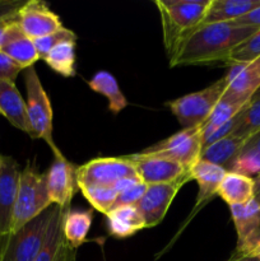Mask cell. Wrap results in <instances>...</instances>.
Here are the masks:
<instances>
[{"label":"cell","instance_id":"obj_1","mask_svg":"<svg viewBox=\"0 0 260 261\" xmlns=\"http://www.w3.org/2000/svg\"><path fill=\"white\" fill-rule=\"evenodd\" d=\"M257 30L235 22L201 24L186 38L177 54L170 60V66L228 64L232 51Z\"/></svg>","mask_w":260,"mask_h":261},{"label":"cell","instance_id":"obj_2","mask_svg":"<svg viewBox=\"0 0 260 261\" xmlns=\"http://www.w3.org/2000/svg\"><path fill=\"white\" fill-rule=\"evenodd\" d=\"M168 60L204 22L211 0H155Z\"/></svg>","mask_w":260,"mask_h":261},{"label":"cell","instance_id":"obj_3","mask_svg":"<svg viewBox=\"0 0 260 261\" xmlns=\"http://www.w3.org/2000/svg\"><path fill=\"white\" fill-rule=\"evenodd\" d=\"M50 206H53V203L48 198L46 175L37 172L35 166L27 163L24 170L20 171L17 200L13 213L12 233L32 219L37 218Z\"/></svg>","mask_w":260,"mask_h":261},{"label":"cell","instance_id":"obj_4","mask_svg":"<svg viewBox=\"0 0 260 261\" xmlns=\"http://www.w3.org/2000/svg\"><path fill=\"white\" fill-rule=\"evenodd\" d=\"M25 91H27V114L31 125V138L43 139L50 147L55 157H61L63 153L54 142L53 125V107L50 98L43 88L35 66L24 70Z\"/></svg>","mask_w":260,"mask_h":261},{"label":"cell","instance_id":"obj_5","mask_svg":"<svg viewBox=\"0 0 260 261\" xmlns=\"http://www.w3.org/2000/svg\"><path fill=\"white\" fill-rule=\"evenodd\" d=\"M56 205L10 234L0 250V261H35L45 245Z\"/></svg>","mask_w":260,"mask_h":261},{"label":"cell","instance_id":"obj_6","mask_svg":"<svg viewBox=\"0 0 260 261\" xmlns=\"http://www.w3.org/2000/svg\"><path fill=\"white\" fill-rule=\"evenodd\" d=\"M226 91V81L218 79L201 91L193 92L167 103L184 129L203 125Z\"/></svg>","mask_w":260,"mask_h":261},{"label":"cell","instance_id":"obj_7","mask_svg":"<svg viewBox=\"0 0 260 261\" xmlns=\"http://www.w3.org/2000/svg\"><path fill=\"white\" fill-rule=\"evenodd\" d=\"M138 177L134 165L126 157H99L76 168L78 189L115 186L124 178Z\"/></svg>","mask_w":260,"mask_h":261},{"label":"cell","instance_id":"obj_8","mask_svg":"<svg viewBox=\"0 0 260 261\" xmlns=\"http://www.w3.org/2000/svg\"><path fill=\"white\" fill-rule=\"evenodd\" d=\"M203 150V125L180 130L167 139L147 148L143 152L162 155L181 163L188 170L200 161Z\"/></svg>","mask_w":260,"mask_h":261},{"label":"cell","instance_id":"obj_9","mask_svg":"<svg viewBox=\"0 0 260 261\" xmlns=\"http://www.w3.org/2000/svg\"><path fill=\"white\" fill-rule=\"evenodd\" d=\"M191 180L190 172L183 176L178 180L170 184H157V185H148L145 194L137 204L138 211L144 219L145 228H152L158 226L165 218L171 203L176 198L180 189L186 182Z\"/></svg>","mask_w":260,"mask_h":261},{"label":"cell","instance_id":"obj_10","mask_svg":"<svg viewBox=\"0 0 260 261\" xmlns=\"http://www.w3.org/2000/svg\"><path fill=\"white\" fill-rule=\"evenodd\" d=\"M19 177L17 161L9 155L0 154V250L12 233Z\"/></svg>","mask_w":260,"mask_h":261},{"label":"cell","instance_id":"obj_11","mask_svg":"<svg viewBox=\"0 0 260 261\" xmlns=\"http://www.w3.org/2000/svg\"><path fill=\"white\" fill-rule=\"evenodd\" d=\"M125 157L134 165L138 177L145 185L170 184L190 172L181 163L162 155L140 152Z\"/></svg>","mask_w":260,"mask_h":261},{"label":"cell","instance_id":"obj_12","mask_svg":"<svg viewBox=\"0 0 260 261\" xmlns=\"http://www.w3.org/2000/svg\"><path fill=\"white\" fill-rule=\"evenodd\" d=\"M229 212L237 232L236 251L254 255L260 245V205L251 199L229 206Z\"/></svg>","mask_w":260,"mask_h":261},{"label":"cell","instance_id":"obj_13","mask_svg":"<svg viewBox=\"0 0 260 261\" xmlns=\"http://www.w3.org/2000/svg\"><path fill=\"white\" fill-rule=\"evenodd\" d=\"M76 166L69 162L64 155L55 157L53 165L46 173L47 193L53 205L60 208H70L71 199L75 194Z\"/></svg>","mask_w":260,"mask_h":261},{"label":"cell","instance_id":"obj_14","mask_svg":"<svg viewBox=\"0 0 260 261\" xmlns=\"http://www.w3.org/2000/svg\"><path fill=\"white\" fill-rule=\"evenodd\" d=\"M224 81V97L245 105L249 103L260 88V58L249 63L231 64Z\"/></svg>","mask_w":260,"mask_h":261},{"label":"cell","instance_id":"obj_15","mask_svg":"<svg viewBox=\"0 0 260 261\" xmlns=\"http://www.w3.org/2000/svg\"><path fill=\"white\" fill-rule=\"evenodd\" d=\"M17 22L23 32L32 40L50 35L64 27L60 17L46 3L40 0H27L18 13Z\"/></svg>","mask_w":260,"mask_h":261},{"label":"cell","instance_id":"obj_16","mask_svg":"<svg viewBox=\"0 0 260 261\" xmlns=\"http://www.w3.org/2000/svg\"><path fill=\"white\" fill-rule=\"evenodd\" d=\"M226 173L227 171L223 167H219V166L214 165V163L206 162V161L203 160L195 163V166L191 168V180H195L198 182L199 191L198 195H196L195 205H194L193 211L190 212V216L188 217V219L184 222V226L180 228L176 239L178 237L180 232L185 229L189 221H191L206 204H209V201H212L216 196H218V188L223 177L226 176Z\"/></svg>","mask_w":260,"mask_h":261},{"label":"cell","instance_id":"obj_17","mask_svg":"<svg viewBox=\"0 0 260 261\" xmlns=\"http://www.w3.org/2000/svg\"><path fill=\"white\" fill-rule=\"evenodd\" d=\"M3 54L12 59L17 65H19L23 70L33 66L36 61L40 60L35 42L32 38L28 37L17 22V18L12 20L7 31L4 43L0 48Z\"/></svg>","mask_w":260,"mask_h":261},{"label":"cell","instance_id":"obj_18","mask_svg":"<svg viewBox=\"0 0 260 261\" xmlns=\"http://www.w3.org/2000/svg\"><path fill=\"white\" fill-rule=\"evenodd\" d=\"M0 115L18 130L31 135L27 105L13 82L0 81Z\"/></svg>","mask_w":260,"mask_h":261},{"label":"cell","instance_id":"obj_19","mask_svg":"<svg viewBox=\"0 0 260 261\" xmlns=\"http://www.w3.org/2000/svg\"><path fill=\"white\" fill-rule=\"evenodd\" d=\"M107 231L116 239H126L145 228L144 219L135 205H120L106 214Z\"/></svg>","mask_w":260,"mask_h":261},{"label":"cell","instance_id":"obj_20","mask_svg":"<svg viewBox=\"0 0 260 261\" xmlns=\"http://www.w3.org/2000/svg\"><path fill=\"white\" fill-rule=\"evenodd\" d=\"M246 140V138L239 137V135H227L204 148L201 150L200 160L214 163L219 167H223L226 171H231L232 165L241 152Z\"/></svg>","mask_w":260,"mask_h":261},{"label":"cell","instance_id":"obj_21","mask_svg":"<svg viewBox=\"0 0 260 261\" xmlns=\"http://www.w3.org/2000/svg\"><path fill=\"white\" fill-rule=\"evenodd\" d=\"M260 7V0H211L203 24L233 22Z\"/></svg>","mask_w":260,"mask_h":261},{"label":"cell","instance_id":"obj_22","mask_svg":"<svg viewBox=\"0 0 260 261\" xmlns=\"http://www.w3.org/2000/svg\"><path fill=\"white\" fill-rule=\"evenodd\" d=\"M218 196L229 206L247 203L254 196V178L227 171L218 188Z\"/></svg>","mask_w":260,"mask_h":261},{"label":"cell","instance_id":"obj_23","mask_svg":"<svg viewBox=\"0 0 260 261\" xmlns=\"http://www.w3.org/2000/svg\"><path fill=\"white\" fill-rule=\"evenodd\" d=\"M88 87L96 93L102 94L109 101V110L119 114L127 106V99L120 89L116 78L106 70H99L88 81Z\"/></svg>","mask_w":260,"mask_h":261},{"label":"cell","instance_id":"obj_24","mask_svg":"<svg viewBox=\"0 0 260 261\" xmlns=\"http://www.w3.org/2000/svg\"><path fill=\"white\" fill-rule=\"evenodd\" d=\"M93 213L91 211H71L68 209L64 216L63 232L66 242L78 250L86 242L92 227Z\"/></svg>","mask_w":260,"mask_h":261},{"label":"cell","instance_id":"obj_25","mask_svg":"<svg viewBox=\"0 0 260 261\" xmlns=\"http://www.w3.org/2000/svg\"><path fill=\"white\" fill-rule=\"evenodd\" d=\"M76 41H66L54 47L43 61L59 75L71 78L75 75Z\"/></svg>","mask_w":260,"mask_h":261},{"label":"cell","instance_id":"obj_26","mask_svg":"<svg viewBox=\"0 0 260 261\" xmlns=\"http://www.w3.org/2000/svg\"><path fill=\"white\" fill-rule=\"evenodd\" d=\"M68 209L70 208H60V206L56 205V211L55 214H54L53 222L50 224V228H48L45 245H43L42 250H41L37 259L35 261H56V259H58L61 246L65 242L63 223L64 216H65Z\"/></svg>","mask_w":260,"mask_h":261},{"label":"cell","instance_id":"obj_27","mask_svg":"<svg viewBox=\"0 0 260 261\" xmlns=\"http://www.w3.org/2000/svg\"><path fill=\"white\" fill-rule=\"evenodd\" d=\"M246 105L222 96V98L219 99L217 106L214 107V110L212 111L211 116H209L208 120L203 124V140L205 139V138H208L211 134H213V133L216 132V130H218L219 127L223 126L224 124L231 121V120L233 119Z\"/></svg>","mask_w":260,"mask_h":261},{"label":"cell","instance_id":"obj_28","mask_svg":"<svg viewBox=\"0 0 260 261\" xmlns=\"http://www.w3.org/2000/svg\"><path fill=\"white\" fill-rule=\"evenodd\" d=\"M89 204L96 211L106 216L115 206L119 196V191L115 186H92V188L79 189Z\"/></svg>","mask_w":260,"mask_h":261},{"label":"cell","instance_id":"obj_29","mask_svg":"<svg viewBox=\"0 0 260 261\" xmlns=\"http://www.w3.org/2000/svg\"><path fill=\"white\" fill-rule=\"evenodd\" d=\"M260 130V98L250 101L241 111L240 122L232 134L249 139Z\"/></svg>","mask_w":260,"mask_h":261},{"label":"cell","instance_id":"obj_30","mask_svg":"<svg viewBox=\"0 0 260 261\" xmlns=\"http://www.w3.org/2000/svg\"><path fill=\"white\" fill-rule=\"evenodd\" d=\"M76 38L78 37H76V35L73 31L69 30V28L61 27L60 30L50 33V35L36 38V40H33V42H35L38 56H40L41 60H43V58H45L54 47H56V46L60 45V43L66 42V41H76Z\"/></svg>","mask_w":260,"mask_h":261},{"label":"cell","instance_id":"obj_31","mask_svg":"<svg viewBox=\"0 0 260 261\" xmlns=\"http://www.w3.org/2000/svg\"><path fill=\"white\" fill-rule=\"evenodd\" d=\"M257 58H260V28L232 51L228 64L249 63Z\"/></svg>","mask_w":260,"mask_h":261},{"label":"cell","instance_id":"obj_32","mask_svg":"<svg viewBox=\"0 0 260 261\" xmlns=\"http://www.w3.org/2000/svg\"><path fill=\"white\" fill-rule=\"evenodd\" d=\"M147 186L142 180H135L132 185L127 186L126 189L121 191L117 196V200L115 203V206L120 205H137L145 194ZM114 206V208H115Z\"/></svg>","mask_w":260,"mask_h":261},{"label":"cell","instance_id":"obj_33","mask_svg":"<svg viewBox=\"0 0 260 261\" xmlns=\"http://www.w3.org/2000/svg\"><path fill=\"white\" fill-rule=\"evenodd\" d=\"M23 69L0 51V81H8L14 83L17 76Z\"/></svg>","mask_w":260,"mask_h":261},{"label":"cell","instance_id":"obj_34","mask_svg":"<svg viewBox=\"0 0 260 261\" xmlns=\"http://www.w3.org/2000/svg\"><path fill=\"white\" fill-rule=\"evenodd\" d=\"M27 0H0V22L17 18Z\"/></svg>","mask_w":260,"mask_h":261},{"label":"cell","instance_id":"obj_35","mask_svg":"<svg viewBox=\"0 0 260 261\" xmlns=\"http://www.w3.org/2000/svg\"><path fill=\"white\" fill-rule=\"evenodd\" d=\"M233 22L241 25H250V27L260 28V7L255 8L254 10L245 14L244 17L239 18L237 20H233Z\"/></svg>","mask_w":260,"mask_h":261},{"label":"cell","instance_id":"obj_36","mask_svg":"<svg viewBox=\"0 0 260 261\" xmlns=\"http://www.w3.org/2000/svg\"><path fill=\"white\" fill-rule=\"evenodd\" d=\"M240 153H251L260 157V130L246 140Z\"/></svg>","mask_w":260,"mask_h":261},{"label":"cell","instance_id":"obj_37","mask_svg":"<svg viewBox=\"0 0 260 261\" xmlns=\"http://www.w3.org/2000/svg\"><path fill=\"white\" fill-rule=\"evenodd\" d=\"M56 261H76V250L73 249L66 242V240L63 244V246H61V250L59 252V256Z\"/></svg>","mask_w":260,"mask_h":261},{"label":"cell","instance_id":"obj_38","mask_svg":"<svg viewBox=\"0 0 260 261\" xmlns=\"http://www.w3.org/2000/svg\"><path fill=\"white\" fill-rule=\"evenodd\" d=\"M227 261H260L259 256L251 254H244V252H240L235 250L233 254L229 256V259Z\"/></svg>","mask_w":260,"mask_h":261},{"label":"cell","instance_id":"obj_39","mask_svg":"<svg viewBox=\"0 0 260 261\" xmlns=\"http://www.w3.org/2000/svg\"><path fill=\"white\" fill-rule=\"evenodd\" d=\"M14 19H8V20H3V22H0V48H2L3 43H4L8 27H9V24L12 23V20H14Z\"/></svg>","mask_w":260,"mask_h":261},{"label":"cell","instance_id":"obj_40","mask_svg":"<svg viewBox=\"0 0 260 261\" xmlns=\"http://www.w3.org/2000/svg\"><path fill=\"white\" fill-rule=\"evenodd\" d=\"M252 199L260 205V175L254 177V196Z\"/></svg>","mask_w":260,"mask_h":261},{"label":"cell","instance_id":"obj_41","mask_svg":"<svg viewBox=\"0 0 260 261\" xmlns=\"http://www.w3.org/2000/svg\"><path fill=\"white\" fill-rule=\"evenodd\" d=\"M259 98H260V88L257 89V91H256V93L254 94V97H252V99H251V101H254V99H259Z\"/></svg>","mask_w":260,"mask_h":261},{"label":"cell","instance_id":"obj_42","mask_svg":"<svg viewBox=\"0 0 260 261\" xmlns=\"http://www.w3.org/2000/svg\"><path fill=\"white\" fill-rule=\"evenodd\" d=\"M259 254H260V245H259V247L256 249V251L254 252V255H259Z\"/></svg>","mask_w":260,"mask_h":261},{"label":"cell","instance_id":"obj_43","mask_svg":"<svg viewBox=\"0 0 260 261\" xmlns=\"http://www.w3.org/2000/svg\"><path fill=\"white\" fill-rule=\"evenodd\" d=\"M256 256H259V259H260V254H259V255H256Z\"/></svg>","mask_w":260,"mask_h":261}]
</instances>
